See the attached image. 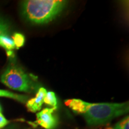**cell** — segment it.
Segmentation results:
<instances>
[{"mask_svg": "<svg viewBox=\"0 0 129 129\" xmlns=\"http://www.w3.org/2000/svg\"><path fill=\"white\" fill-rule=\"evenodd\" d=\"M128 102L88 103L83 114L89 125L105 124L109 121L128 112Z\"/></svg>", "mask_w": 129, "mask_h": 129, "instance_id": "cell-2", "label": "cell"}, {"mask_svg": "<svg viewBox=\"0 0 129 129\" xmlns=\"http://www.w3.org/2000/svg\"><path fill=\"white\" fill-rule=\"evenodd\" d=\"M57 107L45 108L37 114V122L45 129H54L58 124V120L54 114Z\"/></svg>", "mask_w": 129, "mask_h": 129, "instance_id": "cell-4", "label": "cell"}, {"mask_svg": "<svg viewBox=\"0 0 129 129\" xmlns=\"http://www.w3.org/2000/svg\"><path fill=\"white\" fill-rule=\"evenodd\" d=\"M1 81L11 89L30 93L36 89V79L15 63H10L3 72Z\"/></svg>", "mask_w": 129, "mask_h": 129, "instance_id": "cell-3", "label": "cell"}, {"mask_svg": "<svg viewBox=\"0 0 129 129\" xmlns=\"http://www.w3.org/2000/svg\"><path fill=\"white\" fill-rule=\"evenodd\" d=\"M9 121L5 118L2 113L0 112V129L4 128L5 126H6L9 124Z\"/></svg>", "mask_w": 129, "mask_h": 129, "instance_id": "cell-13", "label": "cell"}, {"mask_svg": "<svg viewBox=\"0 0 129 129\" xmlns=\"http://www.w3.org/2000/svg\"><path fill=\"white\" fill-rule=\"evenodd\" d=\"M10 31V25L4 19L0 17V37L3 35L7 34Z\"/></svg>", "mask_w": 129, "mask_h": 129, "instance_id": "cell-11", "label": "cell"}, {"mask_svg": "<svg viewBox=\"0 0 129 129\" xmlns=\"http://www.w3.org/2000/svg\"><path fill=\"white\" fill-rule=\"evenodd\" d=\"M0 47L4 48L7 53L13 51V50L16 47L13 40L7 34L3 35L0 37Z\"/></svg>", "mask_w": 129, "mask_h": 129, "instance_id": "cell-8", "label": "cell"}, {"mask_svg": "<svg viewBox=\"0 0 129 129\" xmlns=\"http://www.w3.org/2000/svg\"><path fill=\"white\" fill-rule=\"evenodd\" d=\"M44 103L53 107H56L57 104V100L55 93L53 91L47 92L44 99Z\"/></svg>", "mask_w": 129, "mask_h": 129, "instance_id": "cell-9", "label": "cell"}, {"mask_svg": "<svg viewBox=\"0 0 129 129\" xmlns=\"http://www.w3.org/2000/svg\"><path fill=\"white\" fill-rule=\"evenodd\" d=\"M106 129H115V128H112V127H108V128H107Z\"/></svg>", "mask_w": 129, "mask_h": 129, "instance_id": "cell-15", "label": "cell"}, {"mask_svg": "<svg viewBox=\"0 0 129 129\" xmlns=\"http://www.w3.org/2000/svg\"><path fill=\"white\" fill-rule=\"evenodd\" d=\"M12 39L16 48H19L23 46L25 42V38L23 35L20 33H15L12 37Z\"/></svg>", "mask_w": 129, "mask_h": 129, "instance_id": "cell-10", "label": "cell"}, {"mask_svg": "<svg viewBox=\"0 0 129 129\" xmlns=\"http://www.w3.org/2000/svg\"><path fill=\"white\" fill-rule=\"evenodd\" d=\"M47 91L46 88L41 87L38 90L35 98H32L26 102V107L29 111L37 112L41 109L44 104V99Z\"/></svg>", "mask_w": 129, "mask_h": 129, "instance_id": "cell-5", "label": "cell"}, {"mask_svg": "<svg viewBox=\"0 0 129 129\" xmlns=\"http://www.w3.org/2000/svg\"><path fill=\"white\" fill-rule=\"evenodd\" d=\"M87 104L88 102L78 99L67 100L65 101V104L74 112L81 114H83L85 112Z\"/></svg>", "mask_w": 129, "mask_h": 129, "instance_id": "cell-6", "label": "cell"}, {"mask_svg": "<svg viewBox=\"0 0 129 129\" xmlns=\"http://www.w3.org/2000/svg\"><path fill=\"white\" fill-rule=\"evenodd\" d=\"M115 129H129V118L128 116L125 117L115 125Z\"/></svg>", "mask_w": 129, "mask_h": 129, "instance_id": "cell-12", "label": "cell"}, {"mask_svg": "<svg viewBox=\"0 0 129 129\" xmlns=\"http://www.w3.org/2000/svg\"><path fill=\"white\" fill-rule=\"evenodd\" d=\"M2 112V107H1V105H0V112Z\"/></svg>", "mask_w": 129, "mask_h": 129, "instance_id": "cell-14", "label": "cell"}, {"mask_svg": "<svg viewBox=\"0 0 129 129\" xmlns=\"http://www.w3.org/2000/svg\"><path fill=\"white\" fill-rule=\"evenodd\" d=\"M0 97H5V98H10L15 101L20 102L21 103H26L28 101V97L22 94H17L15 93L7 91V90L0 89Z\"/></svg>", "mask_w": 129, "mask_h": 129, "instance_id": "cell-7", "label": "cell"}, {"mask_svg": "<svg viewBox=\"0 0 129 129\" xmlns=\"http://www.w3.org/2000/svg\"><path fill=\"white\" fill-rule=\"evenodd\" d=\"M67 1L27 0L22 3V16L30 23L46 24L56 18L66 8Z\"/></svg>", "mask_w": 129, "mask_h": 129, "instance_id": "cell-1", "label": "cell"}]
</instances>
